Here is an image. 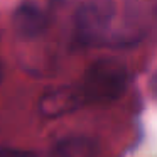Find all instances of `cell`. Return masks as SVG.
<instances>
[{
  "mask_svg": "<svg viewBox=\"0 0 157 157\" xmlns=\"http://www.w3.org/2000/svg\"><path fill=\"white\" fill-rule=\"evenodd\" d=\"M150 4L132 0L120 7L115 0H81L75 12V39L85 48H130L145 37L152 19Z\"/></svg>",
  "mask_w": 157,
  "mask_h": 157,
  "instance_id": "obj_1",
  "label": "cell"
},
{
  "mask_svg": "<svg viewBox=\"0 0 157 157\" xmlns=\"http://www.w3.org/2000/svg\"><path fill=\"white\" fill-rule=\"evenodd\" d=\"M130 83V73L123 63L112 58L96 59L86 68L83 78L76 83L86 105H106L120 100Z\"/></svg>",
  "mask_w": 157,
  "mask_h": 157,
  "instance_id": "obj_2",
  "label": "cell"
},
{
  "mask_svg": "<svg viewBox=\"0 0 157 157\" xmlns=\"http://www.w3.org/2000/svg\"><path fill=\"white\" fill-rule=\"evenodd\" d=\"M83 106H85V101L79 95L76 83H69V85L56 86L42 93L37 103V112L44 118H59Z\"/></svg>",
  "mask_w": 157,
  "mask_h": 157,
  "instance_id": "obj_3",
  "label": "cell"
},
{
  "mask_svg": "<svg viewBox=\"0 0 157 157\" xmlns=\"http://www.w3.org/2000/svg\"><path fill=\"white\" fill-rule=\"evenodd\" d=\"M51 7L49 0H24L14 14L15 31L27 37L42 34L49 24Z\"/></svg>",
  "mask_w": 157,
  "mask_h": 157,
  "instance_id": "obj_4",
  "label": "cell"
},
{
  "mask_svg": "<svg viewBox=\"0 0 157 157\" xmlns=\"http://www.w3.org/2000/svg\"><path fill=\"white\" fill-rule=\"evenodd\" d=\"M100 145L88 135H68L52 145L48 157H96Z\"/></svg>",
  "mask_w": 157,
  "mask_h": 157,
  "instance_id": "obj_5",
  "label": "cell"
},
{
  "mask_svg": "<svg viewBox=\"0 0 157 157\" xmlns=\"http://www.w3.org/2000/svg\"><path fill=\"white\" fill-rule=\"evenodd\" d=\"M0 157H36L34 152L24 149H10V147H4L0 149Z\"/></svg>",
  "mask_w": 157,
  "mask_h": 157,
  "instance_id": "obj_6",
  "label": "cell"
},
{
  "mask_svg": "<svg viewBox=\"0 0 157 157\" xmlns=\"http://www.w3.org/2000/svg\"><path fill=\"white\" fill-rule=\"evenodd\" d=\"M52 5H56V4H64V2H68V0H49Z\"/></svg>",
  "mask_w": 157,
  "mask_h": 157,
  "instance_id": "obj_7",
  "label": "cell"
},
{
  "mask_svg": "<svg viewBox=\"0 0 157 157\" xmlns=\"http://www.w3.org/2000/svg\"><path fill=\"white\" fill-rule=\"evenodd\" d=\"M2 78H4V69H2V64H0V81H2Z\"/></svg>",
  "mask_w": 157,
  "mask_h": 157,
  "instance_id": "obj_8",
  "label": "cell"
}]
</instances>
